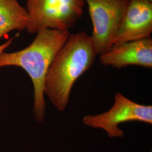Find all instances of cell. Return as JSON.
Here are the masks:
<instances>
[{"label":"cell","instance_id":"cell-1","mask_svg":"<svg viewBox=\"0 0 152 152\" xmlns=\"http://www.w3.org/2000/svg\"><path fill=\"white\" fill-rule=\"evenodd\" d=\"M97 53L85 31L70 34L49 68L44 95L59 112H64L77 80L92 66Z\"/></svg>","mask_w":152,"mask_h":152},{"label":"cell","instance_id":"cell-2","mask_svg":"<svg viewBox=\"0 0 152 152\" xmlns=\"http://www.w3.org/2000/svg\"><path fill=\"white\" fill-rule=\"evenodd\" d=\"M70 34L67 30L44 29L36 33V37L27 48L0 54V68L18 66L30 77L34 87L33 113L38 123L43 122L46 113L45 77L55 56Z\"/></svg>","mask_w":152,"mask_h":152},{"label":"cell","instance_id":"cell-3","mask_svg":"<svg viewBox=\"0 0 152 152\" xmlns=\"http://www.w3.org/2000/svg\"><path fill=\"white\" fill-rule=\"evenodd\" d=\"M84 4L85 0H26V30L32 34L44 29L69 31L81 19Z\"/></svg>","mask_w":152,"mask_h":152},{"label":"cell","instance_id":"cell-4","mask_svg":"<svg viewBox=\"0 0 152 152\" xmlns=\"http://www.w3.org/2000/svg\"><path fill=\"white\" fill-rule=\"evenodd\" d=\"M82 121L88 127L105 131L110 138L122 137L124 132L119 127L122 123L137 121L152 124V106L137 103L117 92L113 106L108 111L87 115Z\"/></svg>","mask_w":152,"mask_h":152},{"label":"cell","instance_id":"cell-5","mask_svg":"<svg viewBox=\"0 0 152 152\" xmlns=\"http://www.w3.org/2000/svg\"><path fill=\"white\" fill-rule=\"evenodd\" d=\"M92 21L90 36L97 54H103L113 43L115 35L129 5V0H85Z\"/></svg>","mask_w":152,"mask_h":152},{"label":"cell","instance_id":"cell-6","mask_svg":"<svg viewBox=\"0 0 152 152\" xmlns=\"http://www.w3.org/2000/svg\"><path fill=\"white\" fill-rule=\"evenodd\" d=\"M152 32V2L130 1L113 45L151 38Z\"/></svg>","mask_w":152,"mask_h":152},{"label":"cell","instance_id":"cell-7","mask_svg":"<svg viewBox=\"0 0 152 152\" xmlns=\"http://www.w3.org/2000/svg\"><path fill=\"white\" fill-rule=\"evenodd\" d=\"M100 63L121 69L130 65L152 68V39L114 44L108 51L99 55Z\"/></svg>","mask_w":152,"mask_h":152},{"label":"cell","instance_id":"cell-8","mask_svg":"<svg viewBox=\"0 0 152 152\" xmlns=\"http://www.w3.org/2000/svg\"><path fill=\"white\" fill-rule=\"evenodd\" d=\"M28 15L18 0H0V39L14 31L26 29Z\"/></svg>","mask_w":152,"mask_h":152},{"label":"cell","instance_id":"cell-9","mask_svg":"<svg viewBox=\"0 0 152 152\" xmlns=\"http://www.w3.org/2000/svg\"><path fill=\"white\" fill-rule=\"evenodd\" d=\"M14 39H15L14 37L10 38V39H9L7 41H6L5 43L0 45V54L1 53H2L3 52H4L6 49H7L8 48H9L11 46V44H12V42L14 40Z\"/></svg>","mask_w":152,"mask_h":152},{"label":"cell","instance_id":"cell-10","mask_svg":"<svg viewBox=\"0 0 152 152\" xmlns=\"http://www.w3.org/2000/svg\"><path fill=\"white\" fill-rule=\"evenodd\" d=\"M129 1H132V0H129ZM140 1H149V2H152V0H140Z\"/></svg>","mask_w":152,"mask_h":152}]
</instances>
